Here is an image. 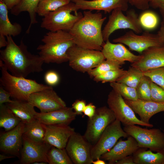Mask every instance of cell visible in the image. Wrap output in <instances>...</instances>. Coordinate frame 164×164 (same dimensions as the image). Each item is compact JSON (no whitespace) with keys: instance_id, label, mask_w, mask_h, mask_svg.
<instances>
[{"instance_id":"obj_1","label":"cell","mask_w":164,"mask_h":164,"mask_svg":"<svg viewBox=\"0 0 164 164\" xmlns=\"http://www.w3.org/2000/svg\"><path fill=\"white\" fill-rule=\"evenodd\" d=\"M7 44L0 51V59L13 75L26 78L29 74L43 71V61L39 55L29 52L22 39L17 45L11 36H6Z\"/></svg>"},{"instance_id":"obj_2","label":"cell","mask_w":164,"mask_h":164,"mask_svg":"<svg viewBox=\"0 0 164 164\" xmlns=\"http://www.w3.org/2000/svg\"><path fill=\"white\" fill-rule=\"evenodd\" d=\"M106 19L101 12L84 11L83 17L69 31L75 44L83 48L101 51L105 43L101 28Z\"/></svg>"},{"instance_id":"obj_3","label":"cell","mask_w":164,"mask_h":164,"mask_svg":"<svg viewBox=\"0 0 164 164\" xmlns=\"http://www.w3.org/2000/svg\"><path fill=\"white\" fill-rule=\"evenodd\" d=\"M43 44L37 49L40 57L45 63H61L68 61L67 51L75 45L69 32L59 30L49 31L41 40Z\"/></svg>"},{"instance_id":"obj_4","label":"cell","mask_w":164,"mask_h":164,"mask_svg":"<svg viewBox=\"0 0 164 164\" xmlns=\"http://www.w3.org/2000/svg\"><path fill=\"white\" fill-rule=\"evenodd\" d=\"M0 85L14 100L28 101L32 93L49 88L52 86L39 84L36 80L10 74L3 61L0 60Z\"/></svg>"},{"instance_id":"obj_5","label":"cell","mask_w":164,"mask_h":164,"mask_svg":"<svg viewBox=\"0 0 164 164\" xmlns=\"http://www.w3.org/2000/svg\"><path fill=\"white\" fill-rule=\"evenodd\" d=\"M75 4L72 2L64 5L43 17L41 27L51 32H69L83 16Z\"/></svg>"},{"instance_id":"obj_6","label":"cell","mask_w":164,"mask_h":164,"mask_svg":"<svg viewBox=\"0 0 164 164\" xmlns=\"http://www.w3.org/2000/svg\"><path fill=\"white\" fill-rule=\"evenodd\" d=\"M67 53L70 66L82 73L87 72L105 60L101 51L85 49L76 45L70 48Z\"/></svg>"},{"instance_id":"obj_7","label":"cell","mask_w":164,"mask_h":164,"mask_svg":"<svg viewBox=\"0 0 164 164\" xmlns=\"http://www.w3.org/2000/svg\"><path fill=\"white\" fill-rule=\"evenodd\" d=\"M120 9L114 10L109 16L108 21L102 30L104 41L109 40L111 35L119 29H129L136 33L142 32V28L139 22L137 14L134 9L127 11L124 15Z\"/></svg>"},{"instance_id":"obj_8","label":"cell","mask_w":164,"mask_h":164,"mask_svg":"<svg viewBox=\"0 0 164 164\" xmlns=\"http://www.w3.org/2000/svg\"><path fill=\"white\" fill-rule=\"evenodd\" d=\"M123 129L135 139L139 148L155 152L164 149V133L159 128L148 129L132 125L125 126Z\"/></svg>"},{"instance_id":"obj_9","label":"cell","mask_w":164,"mask_h":164,"mask_svg":"<svg viewBox=\"0 0 164 164\" xmlns=\"http://www.w3.org/2000/svg\"><path fill=\"white\" fill-rule=\"evenodd\" d=\"M121 122L116 119L104 131L99 138L92 145L91 155L93 160L100 158L104 154L110 150L120 138L129 135L121 126Z\"/></svg>"},{"instance_id":"obj_10","label":"cell","mask_w":164,"mask_h":164,"mask_svg":"<svg viewBox=\"0 0 164 164\" xmlns=\"http://www.w3.org/2000/svg\"><path fill=\"white\" fill-rule=\"evenodd\" d=\"M107 103L108 108L113 112L116 119L125 126L137 125L149 128L153 126L152 124L145 123L138 118L134 111L123 98L113 89L108 95Z\"/></svg>"},{"instance_id":"obj_11","label":"cell","mask_w":164,"mask_h":164,"mask_svg":"<svg viewBox=\"0 0 164 164\" xmlns=\"http://www.w3.org/2000/svg\"><path fill=\"white\" fill-rule=\"evenodd\" d=\"M116 119L108 107L104 106L96 109L94 116L88 118L84 137L92 145H94L107 127Z\"/></svg>"},{"instance_id":"obj_12","label":"cell","mask_w":164,"mask_h":164,"mask_svg":"<svg viewBox=\"0 0 164 164\" xmlns=\"http://www.w3.org/2000/svg\"><path fill=\"white\" fill-rule=\"evenodd\" d=\"M113 42L124 44L130 50L141 53L150 47L162 45L157 34L150 33L148 31L139 35L131 30L113 39Z\"/></svg>"},{"instance_id":"obj_13","label":"cell","mask_w":164,"mask_h":164,"mask_svg":"<svg viewBox=\"0 0 164 164\" xmlns=\"http://www.w3.org/2000/svg\"><path fill=\"white\" fill-rule=\"evenodd\" d=\"M92 145L79 133L75 132L69 138L65 147L73 164H91Z\"/></svg>"},{"instance_id":"obj_14","label":"cell","mask_w":164,"mask_h":164,"mask_svg":"<svg viewBox=\"0 0 164 164\" xmlns=\"http://www.w3.org/2000/svg\"><path fill=\"white\" fill-rule=\"evenodd\" d=\"M28 101L36 107L40 112H48L67 107L63 101L50 87L34 92L30 94Z\"/></svg>"},{"instance_id":"obj_15","label":"cell","mask_w":164,"mask_h":164,"mask_svg":"<svg viewBox=\"0 0 164 164\" xmlns=\"http://www.w3.org/2000/svg\"><path fill=\"white\" fill-rule=\"evenodd\" d=\"M51 146L44 141L36 142L23 136L20 163L30 164L37 162L48 163L47 153Z\"/></svg>"},{"instance_id":"obj_16","label":"cell","mask_w":164,"mask_h":164,"mask_svg":"<svg viewBox=\"0 0 164 164\" xmlns=\"http://www.w3.org/2000/svg\"><path fill=\"white\" fill-rule=\"evenodd\" d=\"M25 126V124L21 121L15 128L1 134V151L20 158Z\"/></svg>"},{"instance_id":"obj_17","label":"cell","mask_w":164,"mask_h":164,"mask_svg":"<svg viewBox=\"0 0 164 164\" xmlns=\"http://www.w3.org/2000/svg\"><path fill=\"white\" fill-rule=\"evenodd\" d=\"M137 61L131 66L143 72L164 67V45L150 47L143 51Z\"/></svg>"},{"instance_id":"obj_18","label":"cell","mask_w":164,"mask_h":164,"mask_svg":"<svg viewBox=\"0 0 164 164\" xmlns=\"http://www.w3.org/2000/svg\"><path fill=\"white\" fill-rule=\"evenodd\" d=\"M45 127L44 141L60 149L65 148L69 138L75 132L74 128L69 125H45Z\"/></svg>"},{"instance_id":"obj_19","label":"cell","mask_w":164,"mask_h":164,"mask_svg":"<svg viewBox=\"0 0 164 164\" xmlns=\"http://www.w3.org/2000/svg\"><path fill=\"white\" fill-rule=\"evenodd\" d=\"M138 143L132 136L126 140L120 139L109 151L103 154L100 159L107 161L109 164H115L123 158L132 155L139 148Z\"/></svg>"},{"instance_id":"obj_20","label":"cell","mask_w":164,"mask_h":164,"mask_svg":"<svg viewBox=\"0 0 164 164\" xmlns=\"http://www.w3.org/2000/svg\"><path fill=\"white\" fill-rule=\"evenodd\" d=\"M101 51L105 59L117 62L121 65L126 61L134 63L140 57V55L134 54L122 43H113L109 40L106 41Z\"/></svg>"},{"instance_id":"obj_21","label":"cell","mask_w":164,"mask_h":164,"mask_svg":"<svg viewBox=\"0 0 164 164\" xmlns=\"http://www.w3.org/2000/svg\"><path fill=\"white\" fill-rule=\"evenodd\" d=\"M80 9L103 10L110 13L114 10L120 9L126 11L128 8V0H70Z\"/></svg>"},{"instance_id":"obj_22","label":"cell","mask_w":164,"mask_h":164,"mask_svg":"<svg viewBox=\"0 0 164 164\" xmlns=\"http://www.w3.org/2000/svg\"><path fill=\"white\" fill-rule=\"evenodd\" d=\"M77 115L71 107H66L48 112H37L35 118L46 125H69L75 119Z\"/></svg>"},{"instance_id":"obj_23","label":"cell","mask_w":164,"mask_h":164,"mask_svg":"<svg viewBox=\"0 0 164 164\" xmlns=\"http://www.w3.org/2000/svg\"><path fill=\"white\" fill-rule=\"evenodd\" d=\"M125 100L135 113L138 114L140 119L147 124H150L149 120L153 116L164 111V104L139 99L135 101Z\"/></svg>"},{"instance_id":"obj_24","label":"cell","mask_w":164,"mask_h":164,"mask_svg":"<svg viewBox=\"0 0 164 164\" xmlns=\"http://www.w3.org/2000/svg\"><path fill=\"white\" fill-rule=\"evenodd\" d=\"M6 105L12 112L25 124L35 120L37 113L34 106L28 101L16 100Z\"/></svg>"},{"instance_id":"obj_25","label":"cell","mask_w":164,"mask_h":164,"mask_svg":"<svg viewBox=\"0 0 164 164\" xmlns=\"http://www.w3.org/2000/svg\"><path fill=\"white\" fill-rule=\"evenodd\" d=\"M8 9L2 0H0V34L6 37L15 36L22 31L21 26L15 22L12 24L8 16Z\"/></svg>"},{"instance_id":"obj_26","label":"cell","mask_w":164,"mask_h":164,"mask_svg":"<svg viewBox=\"0 0 164 164\" xmlns=\"http://www.w3.org/2000/svg\"><path fill=\"white\" fill-rule=\"evenodd\" d=\"M147 149L139 148L132 155L135 164H164V149L154 152Z\"/></svg>"},{"instance_id":"obj_27","label":"cell","mask_w":164,"mask_h":164,"mask_svg":"<svg viewBox=\"0 0 164 164\" xmlns=\"http://www.w3.org/2000/svg\"><path fill=\"white\" fill-rule=\"evenodd\" d=\"M40 0H21L19 4L11 10V13L18 15L23 12H28L30 19V23L26 33L29 32L32 25L37 23L36 18L37 9Z\"/></svg>"},{"instance_id":"obj_28","label":"cell","mask_w":164,"mask_h":164,"mask_svg":"<svg viewBox=\"0 0 164 164\" xmlns=\"http://www.w3.org/2000/svg\"><path fill=\"white\" fill-rule=\"evenodd\" d=\"M45 133V125L36 119L25 124L23 136L36 142H44Z\"/></svg>"},{"instance_id":"obj_29","label":"cell","mask_w":164,"mask_h":164,"mask_svg":"<svg viewBox=\"0 0 164 164\" xmlns=\"http://www.w3.org/2000/svg\"><path fill=\"white\" fill-rule=\"evenodd\" d=\"M21 121L6 104L0 105V127L4 128L5 132L15 128Z\"/></svg>"},{"instance_id":"obj_30","label":"cell","mask_w":164,"mask_h":164,"mask_svg":"<svg viewBox=\"0 0 164 164\" xmlns=\"http://www.w3.org/2000/svg\"><path fill=\"white\" fill-rule=\"evenodd\" d=\"M49 164H73L72 161L65 149L52 146L47 153Z\"/></svg>"},{"instance_id":"obj_31","label":"cell","mask_w":164,"mask_h":164,"mask_svg":"<svg viewBox=\"0 0 164 164\" xmlns=\"http://www.w3.org/2000/svg\"><path fill=\"white\" fill-rule=\"evenodd\" d=\"M144 75L143 72L142 71L131 66L116 82L123 83L136 89Z\"/></svg>"},{"instance_id":"obj_32","label":"cell","mask_w":164,"mask_h":164,"mask_svg":"<svg viewBox=\"0 0 164 164\" xmlns=\"http://www.w3.org/2000/svg\"><path fill=\"white\" fill-rule=\"evenodd\" d=\"M71 2L70 0H40L37 9V13L44 17L48 13Z\"/></svg>"},{"instance_id":"obj_33","label":"cell","mask_w":164,"mask_h":164,"mask_svg":"<svg viewBox=\"0 0 164 164\" xmlns=\"http://www.w3.org/2000/svg\"><path fill=\"white\" fill-rule=\"evenodd\" d=\"M138 17L140 25L146 31L151 30L157 27L159 23L158 15L151 10H144Z\"/></svg>"},{"instance_id":"obj_34","label":"cell","mask_w":164,"mask_h":164,"mask_svg":"<svg viewBox=\"0 0 164 164\" xmlns=\"http://www.w3.org/2000/svg\"><path fill=\"white\" fill-rule=\"evenodd\" d=\"M110 85L112 89L126 100L135 101L138 99L136 89L123 83L113 82Z\"/></svg>"},{"instance_id":"obj_35","label":"cell","mask_w":164,"mask_h":164,"mask_svg":"<svg viewBox=\"0 0 164 164\" xmlns=\"http://www.w3.org/2000/svg\"><path fill=\"white\" fill-rule=\"evenodd\" d=\"M121 66L117 62L105 59L97 67L87 73L90 77L94 78L108 71L119 69Z\"/></svg>"},{"instance_id":"obj_36","label":"cell","mask_w":164,"mask_h":164,"mask_svg":"<svg viewBox=\"0 0 164 164\" xmlns=\"http://www.w3.org/2000/svg\"><path fill=\"white\" fill-rule=\"evenodd\" d=\"M151 80L144 75L138 85L136 90L138 98L145 101H152Z\"/></svg>"},{"instance_id":"obj_37","label":"cell","mask_w":164,"mask_h":164,"mask_svg":"<svg viewBox=\"0 0 164 164\" xmlns=\"http://www.w3.org/2000/svg\"><path fill=\"white\" fill-rule=\"evenodd\" d=\"M126 70L120 68L111 70L97 75L93 78L94 80L96 82L102 83L115 82L126 72Z\"/></svg>"},{"instance_id":"obj_38","label":"cell","mask_w":164,"mask_h":164,"mask_svg":"<svg viewBox=\"0 0 164 164\" xmlns=\"http://www.w3.org/2000/svg\"><path fill=\"white\" fill-rule=\"evenodd\" d=\"M143 74L164 90V67L143 72Z\"/></svg>"},{"instance_id":"obj_39","label":"cell","mask_w":164,"mask_h":164,"mask_svg":"<svg viewBox=\"0 0 164 164\" xmlns=\"http://www.w3.org/2000/svg\"><path fill=\"white\" fill-rule=\"evenodd\" d=\"M151 89L152 101L164 104V90L151 80Z\"/></svg>"},{"instance_id":"obj_40","label":"cell","mask_w":164,"mask_h":164,"mask_svg":"<svg viewBox=\"0 0 164 164\" xmlns=\"http://www.w3.org/2000/svg\"><path fill=\"white\" fill-rule=\"evenodd\" d=\"M44 79L46 84L52 86L57 84L60 80L58 74L52 70L48 71L46 73Z\"/></svg>"},{"instance_id":"obj_41","label":"cell","mask_w":164,"mask_h":164,"mask_svg":"<svg viewBox=\"0 0 164 164\" xmlns=\"http://www.w3.org/2000/svg\"><path fill=\"white\" fill-rule=\"evenodd\" d=\"M128 3L137 9L144 11L149 9L152 0H128Z\"/></svg>"},{"instance_id":"obj_42","label":"cell","mask_w":164,"mask_h":164,"mask_svg":"<svg viewBox=\"0 0 164 164\" xmlns=\"http://www.w3.org/2000/svg\"><path fill=\"white\" fill-rule=\"evenodd\" d=\"M86 105L84 100H77L73 102L71 108L77 115L83 114V112Z\"/></svg>"},{"instance_id":"obj_43","label":"cell","mask_w":164,"mask_h":164,"mask_svg":"<svg viewBox=\"0 0 164 164\" xmlns=\"http://www.w3.org/2000/svg\"><path fill=\"white\" fill-rule=\"evenodd\" d=\"M10 97L11 96L10 93L0 85V105L5 103H10L12 102L13 100H11L10 99Z\"/></svg>"},{"instance_id":"obj_44","label":"cell","mask_w":164,"mask_h":164,"mask_svg":"<svg viewBox=\"0 0 164 164\" xmlns=\"http://www.w3.org/2000/svg\"><path fill=\"white\" fill-rule=\"evenodd\" d=\"M96 108L92 103H90L85 106L83 112V116H87L89 118H92L94 115Z\"/></svg>"},{"instance_id":"obj_45","label":"cell","mask_w":164,"mask_h":164,"mask_svg":"<svg viewBox=\"0 0 164 164\" xmlns=\"http://www.w3.org/2000/svg\"><path fill=\"white\" fill-rule=\"evenodd\" d=\"M115 164H135L132 155L126 156L117 161Z\"/></svg>"},{"instance_id":"obj_46","label":"cell","mask_w":164,"mask_h":164,"mask_svg":"<svg viewBox=\"0 0 164 164\" xmlns=\"http://www.w3.org/2000/svg\"><path fill=\"white\" fill-rule=\"evenodd\" d=\"M8 10H12L19 5L21 0H2Z\"/></svg>"},{"instance_id":"obj_47","label":"cell","mask_w":164,"mask_h":164,"mask_svg":"<svg viewBox=\"0 0 164 164\" xmlns=\"http://www.w3.org/2000/svg\"><path fill=\"white\" fill-rule=\"evenodd\" d=\"M157 34L162 44L164 45V22L162 21V22L161 27Z\"/></svg>"},{"instance_id":"obj_48","label":"cell","mask_w":164,"mask_h":164,"mask_svg":"<svg viewBox=\"0 0 164 164\" xmlns=\"http://www.w3.org/2000/svg\"><path fill=\"white\" fill-rule=\"evenodd\" d=\"M164 4V0H152L150 4V6L154 8H159Z\"/></svg>"},{"instance_id":"obj_49","label":"cell","mask_w":164,"mask_h":164,"mask_svg":"<svg viewBox=\"0 0 164 164\" xmlns=\"http://www.w3.org/2000/svg\"><path fill=\"white\" fill-rule=\"evenodd\" d=\"M7 44V41L6 40L5 36L0 34V48L6 47Z\"/></svg>"},{"instance_id":"obj_50","label":"cell","mask_w":164,"mask_h":164,"mask_svg":"<svg viewBox=\"0 0 164 164\" xmlns=\"http://www.w3.org/2000/svg\"><path fill=\"white\" fill-rule=\"evenodd\" d=\"M92 163L93 164H106L105 160L100 158L97 159L93 160Z\"/></svg>"},{"instance_id":"obj_51","label":"cell","mask_w":164,"mask_h":164,"mask_svg":"<svg viewBox=\"0 0 164 164\" xmlns=\"http://www.w3.org/2000/svg\"><path fill=\"white\" fill-rule=\"evenodd\" d=\"M159 9L163 21L164 22V4L162 5Z\"/></svg>"},{"instance_id":"obj_52","label":"cell","mask_w":164,"mask_h":164,"mask_svg":"<svg viewBox=\"0 0 164 164\" xmlns=\"http://www.w3.org/2000/svg\"><path fill=\"white\" fill-rule=\"evenodd\" d=\"M15 156L11 155L7 156L3 154H0V161H1L5 159H10L14 158Z\"/></svg>"},{"instance_id":"obj_53","label":"cell","mask_w":164,"mask_h":164,"mask_svg":"<svg viewBox=\"0 0 164 164\" xmlns=\"http://www.w3.org/2000/svg\"><path fill=\"white\" fill-rule=\"evenodd\" d=\"M48 163L44 162H37L33 163V164H46Z\"/></svg>"},{"instance_id":"obj_54","label":"cell","mask_w":164,"mask_h":164,"mask_svg":"<svg viewBox=\"0 0 164 164\" xmlns=\"http://www.w3.org/2000/svg\"><path fill=\"white\" fill-rule=\"evenodd\" d=\"M163 132L164 133V129L163 130Z\"/></svg>"},{"instance_id":"obj_55","label":"cell","mask_w":164,"mask_h":164,"mask_svg":"<svg viewBox=\"0 0 164 164\" xmlns=\"http://www.w3.org/2000/svg\"></svg>"}]
</instances>
